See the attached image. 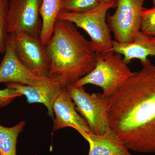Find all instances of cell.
I'll use <instances>...</instances> for the list:
<instances>
[{
    "instance_id": "cell-1",
    "label": "cell",
    "mask_w": 155,
    "mask_h": 155,
    "mask_svg": "<svg viewBox=\"0 0 155 155\" xmlns=\"http://www.w3.org/2000/svg\"><path fill=\"white\" fill-rule=\"evenodd\" d=\"M108 119L129 150L155 153V65L143 67L109 97Z\"/></svg>"
},
{
    "instance_id": "cell-2",
    "label": "cell",
    "mask_w": 155,
    "mask_h": 155,
    "mask_svg": "<svg viewBox=\"0 0 155 155\" xmlns=\"http://www.w3.org/2000/svg\"><path fill=\"white\" fill-rule=\"evenodd\" d=\"M45 48L48 76L63 86L74 84L95 67L96 53L90 42L69 21L57 19Z\"/></svg>"
},
{
    "instance_id": "cell-3",
    "label": "cell",
    "mask_w": 155,
    "mask_h": 155,
    "mask_svg": "<svg viewBox=\"0 0 155 155\" xmlns=\"http://www.w3.org/2000/svg\"><path fill=\"white\" fill-rule=\"evenodd\" d=\"M135 72L124 63L122 55L114 52V50L96 53L94 69L73 85L83 87L88 84L96 85L102 88L103 94L109 97Z\"/></svg>"
},
{
    "instance_id": "cell-4",
    "label": "cell",
    "mask_w": 155,
    "mask_h": 155,
    "mask_svg": "<svg viewBox=\"0 0 155 155\" xmlns=\"http://www.w3.org/2000/svg\"><path fill=\"white\" fill-rule=\"evenodd\" d=\"M116 6L100 2L93 8L79 12L60 11L57 19L67 20L84 29L89 35L93 49L96 53L113 50L111 31L107 22L108 11Z\"/></svg>"
},
{
    "instance_id": "cell-5",
    "label": "cell",
    "mask_w": 155,
    "mask_h": 155,
    "mask_svg": "<svg viewBox=\"0 0 155 155\" xmlns=\"http://www.w3.org/2000/svg\"><path fill=\"white\" fill-rule=\"evenodd\" d=\"M76 111L86 121L91 133L104 134L110 130L108 119L109 97L102 93L90 94L83 86L67 87Z\"/></svg>"
},
{
    "instance_id": "cell-6",
    "label": "cell",
    "mask_w": 155,
    "mask_h": 155,
    "mask_svg": "<svg viewBox=\"0 0 155 155\" xmlns=\"http://www.w3.org/2000/svg\"><path fill=\"white\" fill-rule=\"evenodd\" d=\"M145 0H119L113 14L108 13L107 22L115 41L129 44L140 32L141 13Z\"/></svg>"
},
{
    "instance_id": "cell-7",
    "label": "cell",
    "mask_w": 155,
    "mask_h": 155,
    "mask_svg": "<svg viewBox=\"0 0 155 155\" xmlns=\"http://www.w3.org/2000/svg\"><path fill=\"white\" fill-rule=\"evenodd\" d=\"M4 54L0 64V84L14 83L39 86L52 80L48 75L35 72L20 61L15 52L13 34H9L8 37Z\"/></svg>"
},
{
    "instance_id": "cell-8",
    "label": "cell",
    "mask_w": 155,
    "mask_h": 155,
    "mask_svg": "<svg viewBox=\"0 0 155 155\" xmlns=\"http://www.w3.org/2000/svg\"><path fill=\"white\" fill-rule=\"evenodd\" d=\"M42 0H9V34L24 32L40 37L42 22L40 11Z\"/></svg>"
},
{
    "instance_id": "cell-9",
    "label": "cell",
    "mask_w": 155,
    "mask_h": 155,
    "mask_svg": "<svg viewBox=\"0 0 155 155\" xmlns=\"http://www.w3.org/2000/svg\"><path fill=\"white\" fill-rule=\"evenodd\" d=\"M11 34L16 54L22 64L35 72L48 75L49 59L39 37L24 32Z\"/></svg>"
},
{
    "instance_id": "cell-10",
    "label": "cell",
    "mask_w": 155,
    "mask_h": 155,
    "mask_svg": "<svg viewBox=\"0 0 155 155\" xmlns=\"http://www.w3.org/2000/svg\"><path fill=\"white\" fill-rule=\"evenodd\" d=\"M52 108L55 115L54 131L71 127L81 136L91 133L86 121L76 111L75 103L69 95L67 87L63 89L56 97Z\"/></svg>"
},
{
    "instance_id": "cell-11",
    "label": "cell",
    "mask_w": 155,
    "mask_h": 155,
    "mask_svg": "<svg viewBox=\"0 0 155 155\" xmlns=\"http://www.w3.org/2000/svg\"><path fill=\"white\" fill-rule=\"evenodd\" d=\"M7 87H12L18 93L24 96L28 104L39 103L44 105L49 116L54 119L52 105L58 94L67 87L52 80L48 83L39 86H30L14 83H6Z\"/></svg>"
},
{
    "instance_id": "cell-12",
    "label": "cell",
    "mask_w": 155,
    "mask_h": 155,
    "mask_svg": "<svg viewBox=\"0 0 155 155\" xmlns=\"http://www.w3.org/2000/svg\"><path fill=\"white\" fill-rule=\"evenodd\" d=\"M113 50L123 56V61L128 64L134 59H138L143 67L151 64L149 56H155V35L138 34L134 41L122 44L114 41Z\"/></svg>"
},
{
    "instance_id": "cell-13",
    "label": "cell",
    "mask_w": 155,
    "mask_h": 155,
    "mask_svg": "<svg viewBox=\"0 0 155 155\" xmlns=\"http://www.w3.org/2000/svg\"><path fill=\"white\" fill-rule=\"evenodd\" d=\"M88 143V155H133L126 144L110 130L104 134L82 135Z\"/></svg>"
},
{
    "instance_id": "cell-14",
    "label": "cell",
    "mask_w": 155,
    "mask_h": 155,
    "mask_svg": "<svg viewBox=\"0 0 155 155\" xmlns=\"http://www.w3.org/2000/svg\"><path fill=\"white\" fill-rule=\"evenodd\" d=\"M61 0H42L40 14L42 26L40 38L45 46L52 35L57 17L61 11Z\"/></svg>"
},
{
    "instance_id": "cell-15",
    "label": "cell",
    "mask_w": 155,
    "mask_h": 155,
    "mask_svg": "<svg viewBox=\"0 0 155 155\" xmlns=\"http://www.w3.org/2000/svg\"><path fill=\"white\" fill-rule=\"evenodd\" d=\"M25 125V121L11 127L0 125V155H17V139Z\"/></svg>"
},
{
    "instance_id": "cell-16",
    "label": "cell",
    "mask_w": 155,
    "mask_h": 155,
    "mask_svg": "<svg viewBox=\"0 0 155 155\" xmlns=\"http://www.w3.org/2000/svg\"><path fill=\"white\" fill-rule=\"evenodd\" d=\"M100 3V0H61V11L82 12L93 8Z\"/></svg>"
},
{
    "instance_id": "cell-17",
    "label": "cell",
    "mask_w": 155,
    "mask_h": 155,
    "mask_svg": "<svg viewBox=\"0 0 155 155\" xmlns=\"http://www.w3.org/2000/svg\"><path fill=\"white\" fill-rule=\"evenodd\" d=\"M9 0H0V53H5L9 34L8 31Z\"/></svg>"
},
{
    "instance_id": "cell-18",
    "label": "cell",
    "mask_w": 155,
    "mask_h": 155,
    "mask_svg": "<svg viewBox=\"0 0 155 155\" xmlns=\"http://www.w3.org/2000/svg\"><path fill=\"white\" fill-rule=\"evenodd\" d=\"M140 31L147 35H155V5L150 8H143L141 13Z\"/></svg>"
},
{
    "instance_id": "cell-19",
    "label": "cell",
    "mask_w": 155,
    "mask_h": 155,
    "mask_svg": "<svg viewBox=\"0 0 155 155\" xmlns=\"http://www.w3.org/2000/svg\"><path fill=\"white\" fill-rule=\"evenodd\" d=\"M22 96L12 87H7L0 90V108L4 107L11 104L16 98Z\"/></svg>"
},
{
    "instance_id": "cell-20",
    "label": "cell",
    "mask_w": 155,
    "mask_h": 155,
    "mask_svg": "<svg viewBox=\"0 0 155 155\" xmlns=\"http://www.w3.org/2000/svg\"><path fill=\"white\" fill-rule=\"evenodd\" d=\"M100 2L114 5L116 8L119 0H100Z\"/></svg>"
},
{
    "instance_id": "cell-21",
    "label": "cell",
    "mask_w": 155,
    "mask_h": 155,
    "mask_svg": "<svg viewBox=\"0 0 155 155\" xmlns=\"http://www.w3.org/2000/svg\"><path fill=\"white\" fill-rule=\"evenodd\" d=\"M152 1L153 4V5H155V0H152Z\"/></svg>"
}]
</instances>
